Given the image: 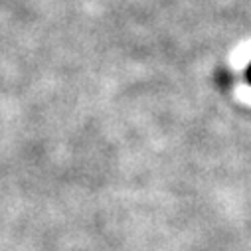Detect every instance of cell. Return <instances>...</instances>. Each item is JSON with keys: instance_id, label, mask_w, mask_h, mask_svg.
<instances>
[{"instance_id": "cell-1", "label": "cell", "mask_w": 251, "mask_h": 251, "mask_svg": "<svg viewBox=\"0 0 251 251\" xmlns=\"http://www.w3.org/2000/svg\"><path fill=\"white\" fill-rule=\"evenodd\" d=\"M247 81L251 83V64H249V68H247Z\"/></svg>"}]
</instances>
